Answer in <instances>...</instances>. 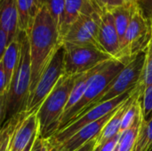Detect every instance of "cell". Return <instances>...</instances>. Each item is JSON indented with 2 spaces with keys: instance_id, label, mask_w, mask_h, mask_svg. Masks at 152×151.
<instances>
[{
  "instance_id": "obj_1",
  "label": "cell",
  "mask_w": 152,
  "mask_h": 151,
  "mask_svg": "<svg viewBox=\"0 0 152 151\" xmlns=\"http://www.w3.org/2000/svg\"><path fill=\"white\" fill-rule=\"evenodd\" d=\"M27 35L31 62L30 95L62 42L58 26L45 6L41 7Z\"/></svg>"
},
{
  "instance_id": "obj_2",
  "label": "cell",
  "mask_w": 152,
  "mask_h": 151,
  "mask_svg": "<svg viewBox=\"0 0 152 151\" xmlns=\"http://www.w3.org/2000/svg\"><path fill=\"white\" fill-rule=\"evenodd\" d=\"M19 36L20 38V59L6 93L4 119L3 124L16 115L24 112L29 97L31 80L29 44L27 33L19 31Z\"/></svg>"
},
{
  "instance_id": "obj_3",
  "label": "cell",
  "mask_w": 152,
  "mask_h": 151,
  "mask_svg": "<svg viewBox=\"0 0 152 151\" xmlns=\"http://www.w3.org/2000/svg\"><path fill=\"white\" fill-rule=\"evenodd\" d=\"M77 76L64 74L37 110L36 116L38 120V136L40 138L48 140L58 132Z\"/></svg>"
},
{
  "instance_id": "obj_4",
  "label": "cell",
  "mask_w": 152,
  "mask_h": 151,
  "mask_svg": "<svg viewBox=\"0 0 152 151\" xmlns=\"http://www.w3.org/2000/svg\"><path fill=\"white\" fill-rule=\"evenodd\" d=\"M131 59L132 58L111 59L106 61L101 69L92 77L80 101L62 116L58 132L64 129L83 112L90 109L107 91L110 84L116 78Z\"/></svg>"
},
{
  "instance_id": "obj_5",
  "label": "cell",
  "mask_w": 152,
  "mask_h": 151,
  "mask_svg": "<svg viewBox=\"0 0 152 151\" xmlns=\"http://www.w3.org/2000/svg\"><path fill=\"white\" fill-rule=\"evenodd\" d=\"M64 73L75 76L85 73L96 66L114 59L101 48L90 44L64 43Z\"/></svg>"
},
{
  "instance_id": "obj_6",
  "label": "cell",
  "mask_w": 152,
  "mask_h": 151,
  "mask_svg": "<svg viewBox=\"0 0 152 151\" xmlns=\"http://www.w3.org/2000/svg\"><path fill=\"white\" fill-rule=\"evenodd\" d=\"M64 74V47L62 44L53 55L38 80L35 90L28 97L25 110L28 116L37 114L42 103Z\"/></svg>"
},
{
  "instance_id": "obj_7",
  "label": "cell",
  "mask_w": 152,
  "mask_h": 151,
  "mask_svg": "<svg viewBox=\"0 0 152 151\" xmlns=\"http://www.w3.org/2000/svg\"><path fill=\"white\" fill-rule=\"evenodd\" d=\"M152 37V25L140 10H135L123 38L118 59H130L144 53Z\"/></svg>"
},
{
  "instance_id": "obj_8",
  "label": "cell",
  "mask_w": 152,
  "mask_h": 151,
  "mask_svg": "<svg viewBox=\"0 0 152 151\" xmlns=\"http://www.w3.org/2000/svg\"><path fill=\"white\" fill-rule=\"evenodd\" d=\"M135 89L136 87L113 100H110L106 102H102L95 106L94 108L88 109L87 111L84 112L80 117H78L77 119H75L73 122H71L69 125H68L64 129L56 133L53 137L48 139V141L53 144L61 145L86 125L101 119L107 114L113 111L123 102H125L134 93Z\"/></svg>"
},
{
  "instance_id": "obj_9",
  "label": "cell",
  "mask_w": 152,
  "mask_h": 151,
  "mask_svg": "<svg viewBox=\"0 0 152 151\" xmlns=\"http://www.w3.org/2000/svg\"><path fill=\"white\" fill-rule=\"evenodd\" d=\"M144 60H145V52L141 53L138 55L133 57L130 60V61L126 65V67L121 70V72L116 77V78L110 84L107 91L90 109H93L95 106H97L102 102H106L110 100H113V99L126 93V92H128L132 89H134L137 86L138 81L140 79L142 70L143 68V64H144ZM87 110H86V111H87Z\"/></svg>"
},
{
  "instance_id": "obj_10",
  "label": "cell",
  "mask_w": 152,
  "mask_h": 151,
  "mask_svg": "<svg viewBox=\"0 0 152 151\" xmlns=\"http://www.w3.org/2000/svg\"><path fill=\"white\" fill-rule=\"evenodd\" d=\"M102 13V11L101 9L82 12L62 37V44H90L102 49L98 43Z\"/></svg>"
},
{
  "instance_id": "obj_11",
  "label": "cell",
  "mask_w": 152,
  "mask_h": 151,
  "mask_svg": "<svg viewBox=\"0 0 152 151\" xmlns=\"http://www.w3.org/2000/svg\"><path fill=\"white\" fill-rule=\"evenodd\" d=\"M118 108L119 106L110 113L102 117L101 119L86 125L74 135H72L70 138H69L67 141H65L63 143L58 146L62 151H76L85 144H86L88 142L96 139Z\"/></svg>"
},
{
  "instance_id": "obj_12",
  "label": "cell",
  "mask_w": 152,
  "mask_h": 151,
  "mask_svg": "<svg viewBox=\"0 0 152 151\" xmlns=\"http://www.w3.org/2000/svg\"><path fill=\"white\" fill-rule=\"evenodd\" d=\"M98 43L105 53L111 55L114 59H118L120 39L113 17L109 11H102L98 33Z\"/></svg>"
},
{
  "instance_id": "obj_13",
  "label": "cell",
  "mask_w": 152,
  "mask_h": 151,
  "mask_svg": "<svg viewBox=\"0 0 152 151\" xmlns=\"http://www.w3.org/2000/svg\"><path fill=\"white\" fill-rule=\"evenodd\" d=\"M38 133V120L36 114L24 118L14 130L9 142L8 151H23L31 138Z\"/></svg>"
},
{
  "instance_id": "obj_14",
  "label": "cell",
  "mask_w": 152,
  "mask_h": 151,
  "mask_svg": "<svg viewBox=\"0 0 152 151\" xmlns=\"http://www.w3.org/2000/svg\"><path fill=\"white\" fill-rule=\"evenodd\" d=\"M0 27L6 33L8 43L16 38L19 33L16 0H0Z\"/></svg>"
},
{
  "instance_id": "obj_15",
  "label": "cell",
  "mask_w": 152,
  "mask_h": 151,
  "mask_svg": "<svg viewBox=\"0 0 152 151\" xmlns=\"http://www.w3.org/2000/svg\"><path fill=\"white\" fill-rule=\"evenodd\" d=\"M137 94H139V93L135 89L134 93L125 102H123L119 106V108L117 109V111L114 113V115L111 117V118L106 124V125L104 126V128L101 132L100 135L96 138V147L101 146L107 140L112 138L113 136H115L118 133H120L121 123H122L123 117L125 116V113H126V111L128 109L129 105L131 104V102L133 101V100L135 98V96Z\"/></svg>"
},
{
  "instance_id": "obj_16",
  "label": "cell",
  "mask_w": 152,
  "mask_h": 151,
  "mask_svg": "<svg viewBox=\"0 0 152 151\" xmlns=\"http://www.w3.org/2000/svg\"><path fill=\"white\" fill-rule=\"evenodd\" d=\"M19 31L28 33L41 6L37 0H16Z\"/></svg>"
},
{
  "instance_id": "obj_17",
  "label": "cell",
  "mask_w": 152,
  "mask_h": 151,
  "mask_svg": "<svg viewBox=\"0 0 152 151\" xmlns=\"http://www.w3.org/2000/svg\"><path fill=\"white\" fill-rule=\"evenodd\" d=\"M137 9V2H128L109 11L114 20L115 26L120 39V46L126 31L130 24L133 15Z\"/></svg>"
},
{
  "instance_id": "obj_18",
  "label": "cell",
  "mask_w": 152,
  "mask_h": 151,
  "mask_svg": "<svg viewBox=\"0 0 152 151\" xmlns=\"http://www.w3.org/2000/svg\"><path fill=\"white\" fill-rule=\"evenodd\" d=\"M20 53V38L19 33L15 39L8 44L4 56L1 60L6 78V90L8 91L12 75L17 68Z\"/></svg>"
},
{
  "instance_id": "obj_19",
  "label": "cell",
  "mask_w": 152,
  "mask_h": 151,
  "mask_svg": "<svg viewBox=\"0 0 152 151\" xmlns=\"http://www.w3.org/2000/svg\"><path fill=\"white\" fill-rule=\"evenodd\" d=\"M105 62L96 66L95 68H94L93 69H91L89 71L79 74L77 76V79H76V82H75V85L73 86V89L71 91V93L69 95V101L67 102V105H66L63 115L66 114L69 109H71L80 101V99L82 98V96H83V94H84V93H85V91H86V87H87V85H88V84H89V82H90V80L92 78V77L101 69V68L103 66V64Z\"/></svg>"
},
{
  "instance_id": "obj_20",
  "label": "cell",
  "mask_w": 152,
  "mask_h": 151,
  "mask_svg": "<svg viewBox=\"0 0 152 151\" xmlns=\"http://www.w3.org/2000/svg\"><path fill=\"white\" fill-rule=\"evenodd\" d=\"M89 0H64V12L61 26L60 28V35L62 42V37L68 31L72 23L83 12Z\"/></svg>"
},
{
  "instance_id": "obj_21",
  "label": "cell",
  "mask_w": 152,
  "mask_h": 151,
  "mask_svg": "<svg viewBox=\"0 0 152 151\" xmlns=\"http://www.w3.org/2000/svg\"><path fill=\"white\" fill-rule=\"evenodd\" d=\"M143 116L142 115L125 132L120 134V138L118 141V151H132L136 140L138 138L142 122H143Z\"/></svg>"
},
{
  "instance_id": "obj_22",
  "label": "cell",
  "mask_w": 152,
  "mask_h": 151,
  "mask_svg": "<svg viewBox=\"0 0 152 151\" xmlns=\"http://www.w3.org/2000/svg\"><path fill=\"white\" fill-rule=\"evenodd\" d=\"M29 116L27 115V113L21 112L15 117L9 119L7 122L3 124V125L0 128V151H8L10 139L18 126V125L26 117Z\"/></svg>"
},
{
  "instance_id": "obj_23",
  "label": "cell",
  "mask_w": 152,
  "mask_h": 151,
  "mask_svg": "<svg viewBox=\"0 0 152 151\" xmlns=\"http://www.w3.org/2000/svg\"><path fill=\"white\" fill-rule=\"evenodd\" d=\"M151 85H152V37L147 50L145 51L144 64L136 86V91L142 97L144 90Z\"/></svg>"
},
{
  "instance_id": "obj_24",
  "label": "cell",
  "mask_w": 152,
  "mask_h": 151,
  "mask_svg": "<svg viewBox=\"0 0 152 151\" xmlns=\"http://www.w3.org/2000/svg\"><path fill=\"white\" fill-rule=\"evenodd\" d=\"M152 150V116L143 120L135 145L132 151H150Z\"/></svg>"
},
{
  "instance_id": "obj_25",
  "label": "cell",
  "mask_w": 152,
  "mask_h": 151,
  "mask_svg": "<svg viewBox=\"0 0 152 151\" xmlns=\"http://www.w3.org/2000/svg\"><path fill=\"white\" fill-rule=\"evenodd\" d=\"M43 6H45L51 16L56 22L59 31L61 26L64 12V0H42Z\"/></svg>"
},
{
  "instance_id": "obj_26",
  "label": "cell",
  "mask_w": 152,
  "mask_h": 151,
  "mask_svg": "<svg viewBox=\"0 0 152 151\" xmlns=\"http://www.w3.org/2000/svg\"><path fill=\"white\" fill-rule=\"evenodd\" d=\"M142 111L144 120H148L152 116V85L147 87L142 97Z\"/></svg>"
},
{
  "instance_id": "obj_27",
  "label": "cell",
  "mask_w": 152,
  "mask_h": 151,
  "mask_svg": "<svg viewBox=\"0 0 152 151\" xmlns=\"http://www.w3.org/2000/svg\"><path fill=\"white\" fill-rule=\"evenodd\" d=\"M137 6L145 19L152 25V0H137Z\"/></svg>"
},
{
  "instance_id": "obj_28",
  "label": "cell",
  "mask_w": 152,
  "mask_h": 151,
  "mask_svg": "<svg viewBox=\"0 0 152 151\" xmlns=\"http://www.w3.org/2000/svg\"><path fill=\"white\" fill-rule=\"evenodd\" d=\"M102 11H110L111 9L128 3L126 0H94Z\"/></svg>"
},
{
  "instance_id": "obj_29",
  "label": "cell",
  "mask_w": 152,
  "mask_h": 151,
  "mask_svg": "<svg viewBox=\"0 0 152 151\" xmlns=\"http://www.w3.org/2000/svg\"><path fill=\"white\" fill-rule=\"evenodd\" d=\"M120 134L121 133H118L115 136H113L112 138L107 140L103 144H102L101 146H99V151H113L117 145L118 144V141L120 138Z\"/></svg>"
},
{
  "instance_id": "obj_30",
  "label": "cell",
  "mask_w": 152,
  "mask_h": 151,
  "mask_svg": "<svg viewBox=\"0 0 152 151\" xmlns=\"http://www.w3.org/2000/svg\"><path fill=\"white\" fill-rule=\"evenodd\" d=\"M8 37L6 33L0 27V61L4 56V53L6 50V47L8 45Z\"/></svg>"
},
{
  "instance_id": "obj_31",
  "label": "cell",
  "mask_w": 152,
  "mask_h": 151,
  "mask_svg": "<svg viewBox=\"0 0 152 151\" xmlns=\"http://www.w3.org/2000/svg\"><path fill=\"white\" fill-rule=\"evenodd\" d=\"M7 93L6 90V78H5V73L2 65V62L0 61V96L4 95Z\"/></svg>"
},
{
  "instance_id": "obj_32",
  "label": "cell",
  "mask_w": 152,
  "mask_h": 151,
  "mask_svg": "<svg viewBox=\"0 0 152 151\" xmlns=\"http://www.w3.org/2000/svg\"><path fill=\"white\" fill-rule=\"evenodd\" d=\"M5 100L6 94L0 96V128L3 125L4 119V111H5Z\"/></svg>"
},
{
  "instance_id": "obj_33",
  "label": "cell",
  "mask_w": 152,
  "mask_h": 151,
  "mask_svg": "<svg viewBox=\"0 0 152 151\" xmlns=\"http://www.w3.org/2000/svg\"><path fill=\"white\" fill-rule=\"evenodd\" d=\"M45 140L40 138L37 135V139H36V141H35V142H34V144L32 146V149H31L30 151H41L42 149H43V147H44V145H45Z\"/></svg>"
},
{
  "instance_id": "obj_34",
  "label": "cell",
  "mask_w": 152,
  "mask_h": 151,
  "mask_svg": "<svg viewBox=\"0 0 152 151\" xmlns=\"http://www.w3.org/2000/svg\"><path fill=\"white\" fill-rule=\"evenodd\" d=\"M95 148H96V139H94L76 151H94Z\"/></svg>"
},
{
  "instance_id": "obj_35",
  "label": "cell",
  "mask_w": 152,
  "mask_h": 151,
  "mask_svg": "<svg viewBox=\"0 0 152 151\" xmlns=\"http://www.w3.org/2000/svg\"><path fill=\"white\" fill-rule=\"evenodd\" d=\"M37 135H38V133H36L32 138H31V140H30V142H28V146L26 147V149L24 150L23 151H30L31 150V149H32V146H33V144H34V142H35V141H36V139H37Z\"/></svg>"
},
{
  "instance_id": "obj_36",
  "label": "cell",
  "mask_w": 152,
  "mask_h": 151,
  "mask_svg": "<svg viewBox=\"0 0 152 151\" xmlns=\"http://www.w3.org/2000/svg\"><path fill=\"white\" fill-rule=\"evenodd\" d=\"M48 141V140H47ZM48 151H62L58 145L53 144L48 141Z\"/></svg>"
},
{
  "instance_id": "obj_37",
  "label": "cell",
  "mask_w": 152,
  "mask_h": 151,
  "mask_svg": "<svg viewBox=\"0 0 152 151\" xmlns=\"http://www.w3.org/2000/svg\"><path fill=\"white\" fill-rule=\"evenodd\" d=\"M37 3L39 4V5H40V6L42 7V6H43V4H42V0H37Z\"/></svg>"
},
{
  "instance_id": "obj_38",
  "label": "cell",
  "mask_w": 152,
  "mask_h": 151,
  "mask_svg": "<svg viewBox=\"0 0 152 151\" xmlns=\"http://www.w3.org/2000/svg\"><path fill=\"white\" fill-rule=\"evenodd\" d=\"M113 151H118V145H117L116 149H115V150H113Z\"/></svg>"
},
{
  "instance_id": "obj_39",
  "label": "cell",
  "mask_w": 152,
  "mask_h": 151,
  "mask_svg": "<svg viewBox=\"0 0 152 151\" xmlns=\"http://www.w3.org/2000/svg\"><path fill=\"white\" fill-rule=\"evenodd\" d=\"M94 151H99V147H96V148H95V150H94Z\"/></svg>"
},
{
  "instance_id": "obj_40",
  "label": "cell",
  "mask_w": 152,
  "mask_h": 151,
  "mask_svg": "<svg viewBox=\"0 0 152 151\" xmlns=\"http://www.w3.org/2000/svg\"><path fill=\"white\" fill-rule=\"evenodd\" d=\"M150 151H152V150H150Z\"/></svg>"
}]
</instances>
